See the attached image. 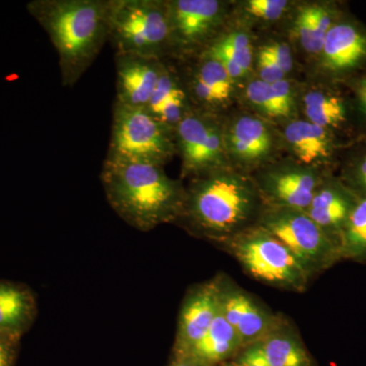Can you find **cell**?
Returning a JSON list of instances; mask_svg holds the SVG:
<instances>
[{
	"label": "cell",
	"instance_id": "cell-1",
	"mask_svg": "<svg viewBox=\"0 0 366 366\" xmlns=\"http://www.w3.org/2000/svg\"><path fill=\"white\" fill-rule=\"evenodd\" d=\"M264 208L254 177L227 166L192 178L177 223L222 247L257 226Z\"/></svg>",
	"mask_w": 366,
	"mask_h": 366
},
{
	"label": "cell",
	"instance_id": "cell-2",
	"mask_svg": "<svg viewBox=\"0 0 366 366\" xmlns=\"http://www.w3.org/2000/svg\"><path fill=\"white\" fill-rule=\"evenodd\" d=\"M101 182L113 211L137 230L146 232L182 218L187 189L162 166L105 158Z\"/></svg>",
	"mask_w": 366,
	"mask_h": 366
},
{
	"label": "cell",
	"instance_id": "cell-3",
	"mask_svg": "<svg viewBox=\"0 0 366 366\" xmlns=\"http://www.w3.org/2000/svg\"><path fill=\"white\" fill-rule=\"evenodd\" d=\"M26 11L59 55L64 86H74L108 40L109 0H32Z\"/></svg>",
	"mask_w": 366,
	"mask_h": 366
},
{
	"label": "cell",
	"instance_id": "cell-4",
	"mask_svg": "<svg viewBox=\"0 0 366 366\" xmlns=\"http://www.w3.org/2000/svg\"><path fill=\"white\" fill-rule=\"evenodd\" d=\"M108 41L114 54L162 60L170 49V26L165 1L109 0Z\"/></svg>",
	"mask_w": 366,
	"mask_h": 366
},
{
	"label": "cell",
	"instance_id": "cell-5",
	"mask_svg": "<svg viewBox=\"0 0 366 366\" xmlns=\"http://www.w3.org/2000/svg\"><path fill=\"white\" fill-rule=\"evenodd\" d=\"M221 247L239 262L245 273L272 287L302 293L312 280L292 252L259 225Z\"/></svg>",
	"mask_w": 366,
	"mask_h": 366
},
{
	"label": "cell",
	"instance_id": "cell-6",
	"mask_svg": "<svg viewBox=\"0 0 366 366\" xmlns=\"http://www.w3.org/2000/svg\"><path fill=\"white\" fill-rule=\"evenodd\" d=\"M177 154L175 131L144 107L114 102L106 158L163 166Z\"/></svg>",
	"mask_w": 366,
	"mask_h": 366
},
{
	"label": "cell",
	"instance_id": "cell-7",
	"mask_svg": "<svg viewBox=\"0 0 366 366\" xmlns=\"http://www.w3.org/2000/svg\"><path fill=\"white\" fill-rule=\"evenodd\" d=\"M257 225L283 243L312 278L342 261L339 247L302 209L264 206Z\"/></svg>",
	"mask_w": 366,
	"mask_h": 366
},
{
	"label": "cell",
	"instance_id": "cell-8",
	"mask_svg": "<svg viewBox=\"0 0 366 366\" xmlns=\"http://www.w3.org/2000/svg\"><path fill=\"white\" fill-rule=\"evenodd\" d=\"M182 177L196 178L227 167L224 129L211 112L192 109L175 129Z\"/></svg>",
	"mask_w": 366,
	"mask_h": 366
},
{
	"label": "cell",
	"instance_id": "cell-9",
	"mask_svg": "<svg viewBox=\"0 0 366 366\" xmlns=\"http://www.w3.org/2000/svg\"><path fill=\"white\" fill-rule=\"evenodd\" d=\"M170 26V49L189 55L203 47L218 26L222 4L216 0L165 1Z\"/></svg>",
	"mask_w": 366,
	"mask_h": 366
},
{
	"label": "cell",
	"instance_id": "cell-10",
	"mask_svg": "<svg viewBox=\"0 0 366 366\" xmlns=\"http://www.w3.org/2000/svg\"><path fill=\"white\" fill-rule=\"evenodd\" d=\"M325 178L315 168L286 165L272 167L254 179L264 206L307 211Z\"/></svg>",
	"mask_w": 366,
	"mask_h": 366
},
{
	"label": "cell",
	"instance_id": "cell-11",
	"mask_svg": "<svg viewBox=\"0 0 366 366\" xmlns=\"http://www.w3.org/2000/svg\"><path fill=\"white\" fill-rule=\"evenodd\" d=\"M219 287L221 314L237 333L243 348L259 343L283 317L262 307L225 274H219Z\"/></svg>",
	"mask_w": 366,
	"mask_h": 366
},
{
	"label": "cell",
	"instance_id": "cell-12",
	"mask_svg": "<svg viewBox=\"0 0 366 366\" xmlns=\"http://www.w3.org/2000/svg\"><path fill=\"white\" fill-rule=\"evenodd\" d=\"M219 310V274L212 280L190 288L178 315L173 356H182L189 352V349L203 338Z\"/></svg>",
	"mask_w": 366,
	"mask_h": 366
},
{
	"label": "cell",
	"instance_id": "cell-13",
	"mask_svg": "<svg viewBox=\"0 0 366 366\" xmlns=\"http://www.w3.org/2000/svg\"><path fill=\"white\" fill-rule=\"evenodd\" d=\"M360 197L340 178H325L307 213L341 252L342 236Z\"/></svg>",
	"mask_w": 366,
	"mask_h": 366
},
{
	"label": "cell",
	"instance_id": "cell-14",
	"mask_svg": "<svg viewBox=\"0 0 366 366\" xmlns=\"http://www.w3.org/2000/svg\"><path fill=\"white\" fill-rule=\"evenodd\" d=\"M117 69L115 102L146 107L164 69L162 60L132 54H114Z\"/></svg>",
	"mask_w": 366,
	"mask_h": 366
},
{
	"label": "cell",
	"instance_id": "cell-15",
	"mask_svg": "<svg viewBox=\"0 0 366 366\" xmlns=\"http://www.w3.org/2000/svg\"><path fill=\"white\" fill-rule=\"evenodd\" d=\"M322 66L335 76H345L366 64V30L348 21H338L327 33Z\"/></svg>",
	"mask_w": 366,
	"mask_h": 366
},
{
	"label": "cell",
	"instance_id": "cell-16",
	"mask_svg": "<svg viewBox=\"0 0 366 366\" xmlns=\"http://www.w3.org/2000/svg\"><path fill=\"white\" fill-rule=\"evenodd\" d=\"M233 81L218 59L202 52L190 72L189 83L183 86L192 107L207 112V109L227 101L232 93Z\"/></svg>",
	"mask_w": 366,
	"mask_h": 366
},
{
	"label": "cell",
	"instance_id": "cell-17",
	"mask_svg": "<svg viewBox=\"0 0 366 366\" xmlns=\"http://www.w3.org/2000/svg\"><path fill=\"white\" fill-rule=\"evenodd\" d=\"M227 155L242 166H255L264 162L273 148V136L259 118L243 115L233 122L229 131H224Z\"/></svg>",
	"mask_w": 366,
	"mask_h": 366
},
{
	"label": "cell",
	"instance_id": "cell-18",
	"mask_svg": "<svg viewBox=\"0 0 366 366\" xmlns=\"http://www.w3.org/2000/svg\"><path fill=\"white\" fill-rule=\"evenodd\" d=\"M284 136L301 165L315 169L329 162L336 149L331 131L305 120L290 122Z\"/></svg>",
	"mask_w": 366,
	"mask_h": 366
},
{
	"label": "cell",
	"instance_id": "cell-19",
	"mask_svg": "<svg viewBox=\"0 0 366 366\" xmlns=\"http://www.w3.org/2000/svg\"><path fill=\"white\" fill-rule=\"evenodd\" d=\"M257 345L269 366H317L298 332L284 317Z\"/></svg>",
	"mask_w": 366,
	"mask_h": 366
},
{
	"label": "cell",
	"instance_id": "cell-20",
	"mask_svg": "<svg viewBox=\"0 0 366 366\" xmlns=\"http://www.w3.org/2000/svg\"><path fill=\"white\" fill-rule=\"evenodd\" d=\"M242 349L237 333L219 310L203 338L182 356H189L204 366H219L234 360Z\"/></svg>",
	"mask_w": 366,
	"mask_h": 366
},
{
	"label": "cell",
	"instance_id": "cell-21",
	"mask_svg": "<svg viewBox=\"0 0 366 366\" xmlns=\"http://www.w3.org/2000/svg\"><path fill=\"white\" fill-rule=\"evenodd\" d=\"M37 315L33 291L23 284L0 281V330L21 338Z\"/></svg>",
	"mask_w": 366,
	"mask_h": 366
},
{
	"label": "cell",
	"instance_id": "cell-22",
	"mask_svg": "<svg viewBox=\"0 0 366 366\" xmlns=\"http://www.w3.org/2000/svg\"><path fill=\"white\" fill-rule=\"evenodd\" d=\"M144 108L156 119L174 131L192 109L184 86L165 64L155 90Z\"/></svg>",
	"mask_w": 366,
	"mask_h": 366
},
{
	"label": "cell",
	"instance_id": "cell-23",
	"mask_svg": "<svg viewBox=\"0 0 366 366\" xmlns=\"http://www.w3.org/2000/svg\"><path fill=\"white\" fill-rule=\"evenodd\" d=\"M305 112L307 122L331 132L340 129L347 122L345 101L332 91L308 92L305 97Z\"/></svg>",
	"mask_w": 366,
	"mask_h": 366
},
{
	"label": "cell",
	"instance_id": "cell-24",
	"mask_svg": "<svg viewBox=\"0 0 366 366\" xmlns=\"http://www.w3.org/2000/svg\"><path fill=\"white\" fill-rule=\"evenodd\" d=\"M342 259L366 264V197L360 199L344 229Z\"/></svg>",
	"mask_w": 366,
	"mask_h": 366
},
{
	"label": "cell",
	"instance_id": "cell-25",
	"mask_svg": "<svg viewBox=\"0 0 366 366\" xmlns=\"http://www.w3.org/2000/svg\"><path fill=\"white\" fill-rule=\"evenodd\" d=\"M209 49L223 53L243 71L249 72L252 64V49L249 38L242 33H232L208 46ZM206 48V49H207Z\"/></svg>",
	"mask_w": 366,
	"mask_h": 366
},
{
	"label": "cell",
	"instance_id": "cell-26",
	"mask_svg": "<svg viewBox=\"0 0 366 366\" xmlns=\"http://www.w3.org/2000/svg\"><path fill=\"white\" fill-rule=\"evenodd\" d=\"M247 96L252 105L262 110L264 114L272 117H280L272 84L264 83L261 79L252 81L247 86Z\"/></svg>",
	"mask_w": 366,
	"mask_h": 366
},
{
	"label": "cell",
	"instance_id": "cell-27",
	"mask_svg": "<svg viewBox=\"0 0 366 366\" xmlns=\"http://www.w3.org/2000/svg\"><path fill=\"white\" fill-rule=\"evenodd\" d=\"M342 182L349 187L360 199L366 197V153L354 161L347 168Z\"/></svg>",
	"mask_w": 366,
	"mask_h": 366
},
{
	"label": "cell",
	"instance_id": "cell-28",
	"mask_svg": "<svg viewBox=\"0 0 366 366\" xmlns=\"http://www.w3.org/2000/svg\"><path fill=\"white\" fill-rule=\"evenodd\" d=\"M288 6L285 0H250L247 2V9L252 16L274 21L280 18Z\"/></svg>",
	"mask_w": 366,
	"mask_h": 366
},
{
	"label": "cell",
	"instance_id": "cell-29",
	"mask_svg": "<svg viewBox=\"0 0 366 366\" xmlns=\"http://www.w3.org/2000/svg\"><path fill=\"white\" fill-rule=\"evenodd\" d=\"M296 34L303 49L308 53L315 54L314 44V26H312V14L310 6L301 9L296 19Z\"/></svg>",
	"mask_w": 366,
	"mask_h": 366
},
{
	"label": "cell",
	"instance_id": "cell-30",
	"mask_svg": "<svg viewBox=\"0 0 366 366\" xmlns=\"http://www.w3.org/2000/svg\"><path fill=\"white\" fill-rule=\"evenodd\" d=\"M257 66L259 79L264 83L274 84L285 78L286 74L277 66L264 48L257 54Z\"/></svg>",
	"mask_w": 366,
	"mask_h": 366
},
{
	"label": "cell",
	"instance_id": "cell-31",
	"mask_svg": "<svg viewBox=\"0 0 366 366\" xmlns=\"http://www.w3.org/2000/svg\"><path fill=\"white\" fill-rule=\"evenodd\" d=\"M276 95L277 106H278L280 117L290 115L293 109V93L290 84L285 79L272 84Z\"/></svg>",
	"mask_w": 366,
	"mask_h": 366
},
{
	"label": "cell",
	"instance_id": "cell-32",
	"mask_svg": "<svg viewBox=\"0 0 366 366\" xmlns=\"http://www.w3.org/2000/svg\"><path fill=\"white\" fill-rule=\"evenodd\" d=\"M268 53L272 59L276 62L277 66L280 67L284 74L292 71L293 59L291 55L290 48L285 43H274V44L262 47Z\"/></svg>",
	"mask_w": 366,
	"mask_h": 366
},
{
	"label": "cell",
	"instance_id": "cell-33",
	"mask_svg": "<svg viewBox=\"0 0 366 366\" xmlns=\"http://www.w3.org/2000/svg\"><path fill=\"white\" fill-rule=\"evenodd\" d=\"M233 360L240 366H269L257 344L243 348Z\"/></svg>",
	"mask_w": 366,
	"mask_h": 366
},
{
	"label": "cell",
	"instance_id": "cell-34",
	"mask_svg": "<svg viewBox=\"0 0 366 366\" xmlns=\"http://www.w3.org/2000/svg\"><path fill=\"white\" fill-rule=\"evenodd\" d=\"M19 341L0 338V366H14Z\"/></svg>",
	"mask_w": 366,
	"mask_h": 366
},
{
	"label": "cell",
	"instance_id": "cell-35",
	"mask_svg": "<svg viewBox=\"0 0 366 366\" xmlns=\"http://www.w3.org/2000/svg\"><path fill=\"white\" fill-rule=\"evenodd\" d=\"M169 366H204L189 356H173Z\"/></svg>",
	"mask_w": 366,
	"mask_h": 366
},
{
	"label": "cell",
	"instance_id": "cell-36",
	"mask_svg": "<svg viewBox=\"0 0 366 366\" xmlns=\"http://www.w3.org/2000/svg\"><path fill=\"white\" fill-rule=\"evenodd\" d=\"M358 98H360L361 109L366 117V78L361 81L360 89H358Z\"/></svg>",
	"mask_w": 366,
	"mask_h": 366
},
{
	"label": "cell",
	"instance_id": "cell-37",
	"mask_svg": "<svg viewBox=\"0 0 366 366\" xmlns=\"http://www.w3.org/2000/svg\"><path fill=\"white\" fill-rule=\"evenodd\" d=\"M0 338L1 339H14V340H20L21 338H18V337L13 336V335L6 333V332L2 331L0 330Z\"/></svg>",
	"mask_w": 366,
	"mask_h": 366
},
{
	"label": "cell",
	"instance_id": "cell-38",
	"mask_svg": "<svg viewBox=\"0 0 366 366\" xmlns=\"http://www.w3.org/2000/svg\"><path fill=\"white\" fill-rule=\"evenodd\" d=\"M219 366H240L238 365L237 363L235 362L234 360L227 361V362L223 363V365Z\"/></svg>",
	"mask_w": 366,
	"mask_h": 366
}]
</instances>
